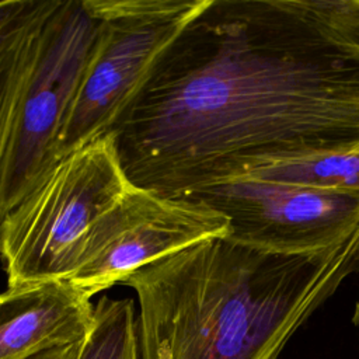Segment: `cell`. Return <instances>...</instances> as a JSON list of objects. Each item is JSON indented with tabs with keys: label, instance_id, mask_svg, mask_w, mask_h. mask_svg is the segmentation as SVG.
Returning <instances> with one entry per match:
<instances>
[{
	"label": "cell",
	"instance_id": "obj_1",
	"mask_svg": "<svg viewBox=\"0 0 359 359\" xmlns=\"http://www.w3.org/2000/svg\"><path fill=\"white\" fill-rule=\"evenodd\" d=\"M115 135L161 195L359 147V0H209Z\"/></svg>",
	"mask_w": 359,
	"mask_h": 359
},
{
	"label": "cell",
	"instance_id": "obj_2",
	"mask_svg": "<svg viewBox=\"0 0 359 359\" xmlns=\"http://www.w3.org/2000/svg\"><path fill=\"white\" fill-rule=\"evenodd\" d=\"M359 226L341 243L279 254L209 238L126 276L140 359H278L352 273Z\"/></svg>",
	"mask_w": 359,
	"mask_h": 359
},
{
	"label": "cell",
	"instance_id": "obj_3",
	"mask_svg": "<svg viewBox=\"0 0 359 359\" xmlns=\"http://www.w3.org/2000/svg\"><path fill=\"white\" fill-rule=\"evenodd\" d=\"M130 185L114 133L57 160L0 222L7 289L67 280L91 226Z\"/></svg>",
	"mask_w": 359,
	"mask_h": 359
},
{
	"label": "cell",
	"instance_id": "obj_4",
	"mask_svg": "<svg viewBox=\"0 0 359 359\" xmlns=\"http://www.w3.org/2000/svg\"><path fill=\"white\" fill-rule=\"evenodd\" d=\"M209 0H87L98 36L55 144V160L112 133Z\"/></svg>",
	"mask_w": 359,
	"mask_h": 359
},
{
	"label": "cell",
	"instance_id": "obj_5",
	"mask_svg": "<svg viewBox=\"0 0 359 359\" xmlns=\"http://www.w3.org/2000/svg\"><path fill=\"white\" fill-rule=\"evenodd\" d=\"M98 36L87 0H59L22 94L0 168V222L56 163L55 144Z\"/></svg>",
	"mask_w": 359,
	"mask_h": 359
},
{
	"label": "cell",
	"instance_id": "obj_6",
	"mask_svg": "<svg viewBox=\"0 0 359 359\" xmlns=\"http://www.w3.org/2000/svg\"><path fill=\"white\" fill-rule=\"evenodd\" d=\"M229 236V219L210 206L132 184L91 226L67 282L91 299L149 264Z\"/></svg>",
	"mask_w": 359,
	"mask_h": 359
},
{
	"label": "cell",
	"instance_id": "obj_7",
	"mask_svg": "<svg viewBox=\"0 0 359 359\" xmlns=\"http://www.w3.org/2000/svg\"><path fill=\"white\" fill-rule=\"evenodd\" d=\"M177 196L224 215L230 222L226 238L269 252L320 251L341 243L359 226V192L236 177L201 182Z\"/></svg>",
	"mask_w": 359,
	"mask_h": 359
},
{
	"label": "cell",
	"instance_id": "obj_8",
	"mask_svg": "<svg viewBox=\"0 0 359 359\" xmlns=\"http://www.w3.org/2000/svg\"><path fill=\"white\" fill-rule=\"evenodd\" d=\"M94 323L91 299L67 280L0 293V359H31L81 344Z\"/></svg>",
	"mask_w": 359,
	"mask_h": 359
},
{
	"label": "cell",
	"instance_id": "obj_9",
	"mask_svg": "<svg viewBox=\"0 0 359 359\" xmlns=\"http://www.w3.org/2000/svg\"><path fill=\"white\" fill-rule=\"evenodd\" d=\"M236 177L323 191L359 192V147L272 161L224 178Z\"/></svg>",
	"mask_w": 359,
	"mask_h": 359
},
{
	"label": "cell",
	"instance_id": "obj_10",
	"mask_svg": "<svg viewBox=\"0 0 359 359\" xmlns=\"http://www.w3.org/2000/svg\"><path fill=\"white\" fill-rule=\"evenodd\" d=\"M57 3L59 0H50L48 7L0 56V168L22 94L42 48L45 24Z\"/></svg>",
	"mask_w": 359,
	"mask_h": 359
},
{
	"label": "cell",
	"instance_id": "obj_11",
	"mask_svg": "<svg viewBox=\"0 0 359 359\" xmlns=\"http://www.w3.org/2000/svg\"><path fill=\"white\" fill-rule=\"evenodd\" d=\"M76 359H140L132 299H98L91 331L81 342Z\"/></svg>",
	"mask_w": 359,
	"mask_h": 359
},
{
	"label": "cell",
	"instance_id": "obj_12",
	"mask_svg": "<svg viewBox=\"0 0 359 359\" xmlns=\"http://www.w3.org/2000/svg\"><path fill=\"white\" fill-rule=\"evenodd\" d=\"M48 3V0L0 1V56L22 35Z\"/></svg>",
	"mask_w": 359,
	"mask_h": 359
},
{
	"label": "cell",
	"instance_id": "obj_13",
	"mask_svg": "<svg viewBox=\"0 0 359 359\" xmlns=\"http://www.w3.org/2000/svg\"><path fill=\"white\" fill-rule=\"evenodd\" d=\"M80 345H72V346H66V348H59V349H53V351H48L43 353H39L31 359H76Z\"/></svg>",
	"mask_w": 359,
	"mask_h": 359
},
{
	"label": "cell",
	"instance_id": "obj_14",
	"mask_svg": "<svg viewBox=\"0 0 359 359\" xmlns=\"http://www.w3.org/2000/svg\"><path fill=\"white\" fill-rule=\"evenodd\" d=\"M352 323L356 325L358 331H359V297L355 303V309H353V316H352Z\"/></svg>",
	"mask_w": 359,
	"mask_h": 359
}]
</instances>
